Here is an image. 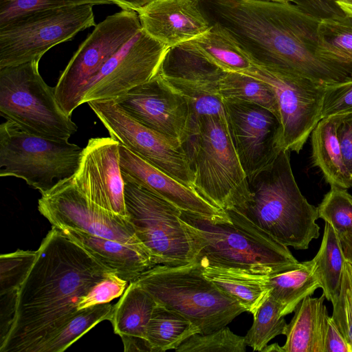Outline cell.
I'll return each mask as SVG.
<instances>
[{"label": "cell", "mask_w": 352, "mask_h": 352, "mask_svg": "<svg viewBox=\"0 0 352 352\" xmlns=\"http://www.w3.org/2000/svg\"><path fill=\"white\" fill-rule=\"evenodd\" d=\"M196 1L210 25L224 30L254 65L324 87L352 79V63L322 47L318 31L320 19L293 3Z\"/></svg>", "instance_id": "1"}, {"label": "cell", "mask_w": 352, "mask_h": 352, "mask_svg": "<svg viewBox=\"0 0 352 352\" xmlns=\"http://www.w3.org/2000/svg\"><path fill=\"white\" fill-rule=\"evenodd\" d=\"M112 272L52 226L17 292L14 316L1 340L0 351L39 352L80 311V298Z\"/></svg>", "instance_id": "2"}, {"label": "cell", "mask_w": 352, "mask_h": 352, "mask_svg": "<svg viewBox=\"0 0 352 352\" xmlns=\"http://www.w3.org/2000/svg\"><path fill=\"white\" fill-rule=\"evenodd\" d=\"M195 250V261L270 275L301 267L288 248L236 209L208 217L181 210Z\"/></svg>", "instance_id": "3"}, {"label": "cell", "mask_w": 352, "mask_h": 352, "mask_svg": "<svg viewBox=\"0 0 352 352\" xmlns=\"http://www.w3.org/2000/svg\"><path fill=\"white\" fill-rule=\"evenodd\" d=\"M289 153L283 149L271 164L248 177L249 199L234 209L280 243L307 250L320 235L318 208L301 193Z\"/></svg>", "instance_id": "4"}, {"label": "cell", "mask_w": 352, "mask_h": 352, "mask_svg": "<svg viewBox=\"0 0 352 352\" xmlns=\"http://www.w3.org/2000/svg\"><path fill=\"white\" fill-rule=\"evenodd\" d=\"M183 146L194 174L192 187L204 198L223 210L237 208L249 199L248 177L226 118H199Z\"/></svg>", "instance_id": "5"}, {"label": "cell", "mask_w": 352, "mask_h": 352, "mask_svg": "<svg viewBox=\"0 0 352 352\" xmlns=\"http://www.w3.org/2000/svg\"><path fill=\"white\" fill-rule=\"evenodd\" d=\"M157 303L178 312L206 334L230 323L245 309L202 273L199 263L155 265L135 280Z\"/></svg>", "instance_id": "6"}, {"label": "cell", "mask_w": 352, "mask_h": 352, "mask_svg": "<svg viewBox=\"0 0 352 352\" xmlns=\"http://www.w3.org/2000/svg\"><path fill=\"white\" fill-rule=\"evenodd\" d=\"M39 60L0 68V115L22 129L55 140H68L78 130L38 71Z\"/></svg>", "instance_id": "7"}, {"label": "cell", "mask_w": 352, "mask_h": 352, "mask_svg": "<svg viewBox=\"0 0 352 352\" xmlns=\"http://www.w3.org/2000/svg\"><path fill=\"white\" fill-rule=\"evenodd\" d=\"M83 148L68 140L32 134L6 120L0 125V176L15 177L46 192L54 179L73 176Z\"/></svg>", "instance_id": "8"}, {"label": "cell", "mask_w": 352, "mask_h": 352, "mask_svg": "<svg viewBox=\"0 0 352 352\" xmlns=\"http://www.w3.org/2000/svg\"><path fill=\"white\" fill-rule=\"evenodd\" d=\"M122 175L127 215L140 241L155 265L183 266L195 261L181 209Z\"/></svg>", "instance_id": "9"}, {"label": "cell", "mask_w": 352, "mask_h": 352, "mask_svg": "<svg viewBox=\"0 0 352 352\" xmlns=\"http://www.w3.org/2000/svg\"><path fill=\"white\" fill-rule=\"evenodd\" d=\"M93 5L36 10L0 26V68L40 60L51 48L95 26Z\"/></svg>", "instance_id": "10"}, {"label": "cell", "mask_w": 352, "mask_h": 352, "mask_svg": "<svg viewBox=\"0 0 352 352\" xmlns=\"http://www.w3.org/2000/svg\"><path fill=\"white\" fill-rule=\"evenodd\" d=\"M137 12L122 10L107 16L80 44L61 72L55 87L56 101L72 116L92 79L106 62L141 29Z\"/></svg>", "instance_id": "11"}, {"label": "cell", "mask_w": 352, "mask_h": 352, "mask_svg": "<svg viewBox=\"0 0 352 352\" xmlns=\"http://www.w3.org/2000/svg\"><path fill=\"white\" fill-rule=\"evenodd\" d=\"M110 137L182 184L192 187L194 174L179 140L140 124L122 110L113 99L87 102Z\"/></svg>", "instance_id": "12"}, {"label": "cell", "mask_w": 352, "mask_h": 352, "mask_svg": "<svg viewBox=\"0 0 352 352\" xmlns=\"http://www.w3.org/2000/svg\"><path fill=\"white\" fill-rule=\"evenodd\" d=\"M38 210L54 226L78 229L148 252L138 239L129 217L91 202L78 190L72 176L58 180L41 194Z\"/></svg>", "instance_id": "13"}, {"label": "cell", "mask_w": 352, "mask_h": 352, "mask_svg": "<svg viewBox=\"0 0 352 352\" xmlns=\"http://www.w3.org/2000/svg\"><path fill=\"white\" fill-rule=\"evenodd\" d=\"M230 136L247 177L271 164L284 148L280 118L251 102L223 99Z\"/></svg>", "instance_id": "14"}, {"label": "cell", "mask_w": 352, "mask_h": 352, "mask_svg": "<svg viewBox=\"0 0 352 352\" xmlns=\"http://www.w3.org/2000/svg\"><path fill=\"white\" fill-rule=\"evenodd\" d=\"M243 73L273 88L278 104L284 148L298 153L322 119L325 87L300 76L270 72L255 65Z\"/></svg>", "instance_id": "15"}, {"label": "cell", "mask_w": 352, "mask_h": 352, "mask_svg": "<svg viewBox=\"0 0 352 352\" xmlns=\"http://www.w3.org/2000/svg\"><path fill=\"white\" fill-rule=\"evenodd\" d=\"M169 47L157 41L142 28L103 65L92 79L82 100L115 99L155 76Z\"/></svg>", "instance_id": "16"}, {"label": "cell", "mask_w": 352, "mask_h": 352, "mask_svg": "<svg viewBox=\"0 0 352 352\" xmlns=\"http://www.w3.org/2000/svg\"><path fill=\"white\" fill-rule=\"evenodd\" d=\"M113 100L140 124L182 144L190 136L191 117L186 99L158 74Z\"/></svg>", "instance_id": "17"}, {"label": "cell", "mask_w": 352, "mask_h": 352, "mask_svg": "<svg viewBox=\"0 0 352 352\" xmlns=\"http://www.w3.org/2000/svg\"><path fill=\"white\" fill-rule=\"evenodd\" d=\"M119 149V142L111 137L89 139L72 179L78 190L91 202L128 217Z\"/></svg>", "instance_id": "18"}, {"label": "cell", "mask_w": 352, "mask_h": 352, "mask_svg": "<svg viewBox=\"0 0 352 352\" xmlns=\"http://www.w3.org/2000/svg\"><path fill=\"white\" fill-rule=\"evenodd\" d=\"M137 13L142 28L168 47L192 40L211 26L196 0H152Z\"/></svg>", "instance_id": "19"}, {"label": "cell", "mask_w": 352, "mask_h": 352, "mask_svg": "<svg viewBox=\"0 0 352 352\" xmlns=\"http://www.w3.org/2000/svg\"><path fill=\"white\" fill-rule=\"evenodd\" d=\"M122 175L172 203L179 209L208 217L221 216L223 210L212 205L193 188L188 186L120 144Z\"/></svg>", "instance_id": "20"}, {"label": "cell", "mask_w": 352, "mask_h": 352, "mask_svg": "<svg viewBox=\"0 0 352 352\" xmlns=\"http://www.w3.org/2000/svg\"><path fill=\"white\" fill-rule=\"evenodd\" d=\"M225 73L186 41L168 48L157 74L170 84L219 93V82Z\"/></svg>", "instance_id": "21"}, {"label": "cell", "mask_w": 352, "mask_h": 352, "mask_svg": "<svg viewBox=\"0 0 352 352\" xmlns=\"http://www.w3.org/2000/svg\"><path fill=\"white\" fill-rule=\"evenodd\" d=\"M102 265L131 283L155 265L144 250L109 239L93 235L71 228H58Z\"/></svg>", "instance_id": "22"}, {"label": "cell", "mask_w": 352, "mask_h": 352, "mask_svg": "<svg viewBox=\"0 0 352 352\" xmlns=\"http://www.w3.org/2000/svg\"><path fill=\"white\" fill-rule=\"evenodd\" d=\"M325 297L307 296L294 310L287 325L284 352H324V340L329 318Z\"/></svg>", "instance_id": "23"}, {"label": "cell", "mask_w": 352, "mask_h": 352, "mask_svg": "<svg viewBox=\"0 0 352 352\" xmlns=\"http://www.w3.org/2000/svg\"><path fill=\"white\" fill-rule=\"evenodd\" d=\"M199 265L206 278L237 300L245 311L252 315L269 296L267 275L234 267Z\"/></svg>", "instance_id": "24"}, {"label": "cell", "mask_w": 352, "mask_h": 352, "mask_svg": "<svg viewBox=\"0 0 352 352\" xmlns=\"http://www.w3.org/2000/svg\"><path fill=\"white\" fill-rule=\"evenodd\" d=\"M334 116L322 118L311 133L313 163L331 186L352 187V175L345 164L338 139Z\"/></svg>", "instance_id": "25"}, {"label": "cell", "mask_w": 352, "mask_h": 352, "mask_svg": "<svg viewBox=\"0 0 352 352\" xmlns=\"http://www.w3.org/2000/svg\"><path fill=\"white\" fill-rule=\"evenodd\" d=\"M157 305L153 296L136 281L129 283L114 305L110 320L114 333L122 342L130 339L146 340V329Z\"/></svg>", "instance_id": "26"}, {"label": "cell", "mask_w": 352, "mask_h": 352, "mask_svg": "<svg viewBox=\"0 0 352 352\" xmlns=\"http://www.w3.org/2000/svg\"><path fill=\"white\" fill-rule=\"evenodd\" d=\"M267 283L269 296L277 302L284 317L294 311L302 300L321 287L312 260L303 262L300 268L267 275Z\"/></svg>", "instance_id": "27"}, {"label": "cell", "mask_w": 352, "mask_h": 352, "mask_svg": "<svg viewBox=\"0 0 352 352\" xmlns=\"http://www.w3.org/2000/svg\"><path fill=\"white\" fill-rule=\"evenodd\" d=\"M197 333L198 328L187 318L157 303L147 327L146 341L151 352H163L175 350Z\"/></svg>", "instance_id": "28"}, {"label": "cell", "mask_w": 352, "mask_h": 352, "mask_svg": "<svg viewBox=\"0 0 352 352\" xmlns=\"http://www.w3.org/2000/svg\"><path fill=\"white\" fill-rule=\"evenodd\" d=\"M345 261L338 234L325 222L321 245L312 261L322 294L332 305L340 292Z\"/></svg>", "instance_id": "29"}, {"label": "cell", "mask_w": 352, "mask_h": 352, "mask_svg": "<svg viewBox=\"0 0 352 352\" xmlns=\"http://www.w3.org/2000/svg\"><path fill=\"white\" fill-rule=\"evenodd\" d=\"M188 41L209 60L226 72H245L253 63L232 37L217 25Z\"/></svg>", "instance_id": "30"}, {"label": "cell", "mask_w": 352, "mask_h": 352, "mask_svg": "<svg viewBox=\"0 0 352 352\" xmlns=\"http://www.w3.org/2000/svg\"><path fill=\"white\" fill-rule=\"evenodd\" d=\"M218 91L222 99H236L256 104L271 111L280 118L278 104L273 88L259 78L245 73L226 72L219 80Z\"/></svg>", "instance_id": "31"}, {"label": "cell", "mask_w": 352, "mask_h": 352, "mask_svg": "<svg viewBox=\"0 0 352 352\" xmlns=\"http://www.w3.org/2000/svg\"><path fill=\"white\" fill-rule=\"evenodd\" d=\"M113 306L97 305L80 310L40 349L39 352H63L91 328L104 320H110Z\"/></svg>", "instance_id": "32"}, {"label": "cell", "mask_w": 352, "mask_h": 352, "mask_svg": "<svg viewBox=\"0 0 352 352\" xmlns=\"http://www.w3.org/2000/svg\"><path fill=\"white\" fill-rule=\"evenodd\" d=\"M252 327L244 336L247 346L261 351L268 342L279 335H285L287 322L277 302L270 296L253 314Z\"/></svg>", "instance_id": "33"}, {"label": "cell", "mask_w": 352, "mask_h": 352, "mask_svg": "<svg viewBox=\"0 0 352 352\" xmlns=\"http://www.w3.org/2000/svg\"><path fill=\"white\" fill-rule=\"evenodd\" d=\"M244 337L234 333L225 326L206 334L197 333L186 340L177 352H245Z\"/></svg>", "instance_id": "34"}, {"label": "cell", "mask_w": 352, "mask_h": 352, "mask_svg": "<svg viewBox=\"0 0 352 352\" xmlns=\"http://www.w3.org/2000/svg\"><path fill=\"white\" fill-rule=\"evenodd\" d=\"M317 208L318 218L330 223L338 235L352 230V195L346 189L331 186Z\"/></svg>", "instance_id": "35"}, {"label": "cell", "mask_w": 352, "mask_h": 352, "mask_svg": "<svg viewBox=\"0 0 352 352\" xmlns=\"http://www.w3.org/2000/svg\"><path fill=\"white\" fill-rule=\"evenodd\" d=\"M322 47L335 56L352 63V24L343 19H322L318 24Z\"/></svg>", "instance_id": "36"}, {"label": "cell", "mask_w": 352, "mask_h": 352, "mask_svg": "<svg viewBox=\"0 0 352 352\" xmlns=\"http://www.w3.org/2000/svg\"><path fill=\"white\" fill-rule=\"evenodd\" d=\"M37 256V250H18L0 256V294L17 293Z\"/></svg>", "instance_id": "37"}, {"label": "cell", "mask_w": 352, "mask_h": 352, "mask_svg": "<svg viewBox=\"0 0 352 352\" xmlns=\"http://www.w3.org/2000/svg\"><path fill=\"white\" fill-rule=\"evenodd\" d=\"M168 83L181 94L188 103L191 117V134L197 120L202 116H217L226 118L223 101L219 93Z\"/></svg>", "instance_id": "38"}, {"label": "cell", "mask_w": 352, "mask_h": 352, "mask_svg": "<svg viewBox=\"0 0 352 352\" xmlns=\"http://www.w3.org/2000/svg\"><path fill=\"white\" fill-rule=\"evenodd\" d=\"M84 4L113 3L111 0H0V26L28 12Z\"/></svg>", "instance_id": "39"}, {"label": "cell", "mask_w": 352, "mask_h": 352, "mask_svg": "<svg viewBox=\"0 0 352 352\" xmlns=\"http://www.w3.org/2000/svg\"><path fill=\"white\" fill-rule=\"evenodd\" d=\"M331 319L352 351V262H344L340 289L333 304Z\"/></svg>", "instance_id": "40"}, {"label": "cell", "mask_w": 352, "mask_h": 352, "mask_svg": "<svg viewBox=\"0 0 352 352\" xmlns=\"http://www.w3.org/2000/svg\"><path fill=\"white\" fill-rule=\"evenodd\" d=\"M129 282L124 280L116 273L109 274L103 279L96 283L84 295L78 304L80 311L97 305L109 303L112 300L122 295Z\"/></svg>", "instance_id": "41"}, {"label": "cell", "mask_w": 352, "mask_h": 352, "mask_svg": "<svg viewBox=\"0 0 352 352\" xmlns=\"http://www.w3.org/2000/svg\"><path fill=\"white\" fill-rule=\"evenodd\" d=\"M352 111V79L324 87L321 117L326 118Z\"/></svg>", "instance_id": "42"}, {"label": "cell", "mask_w": 352, "mask_h": 352, "mask_svg": "<svg viewBox=\"0 0 352 352\" xmlns=\"http://www.w3.org/2000/svg\"><path fill=\"white\" fill-rule=\"evenodd\" d=\"M334 117L337 122V136L343 157L352 175V111Z\"/></svg>", "instance_id": "43"}, {"label": "cell", "mask_w": 352, "mask_h": 352, "mask_svg": "<svg viewBox=\"0 0 352 352\" xmlns=\"http://www.w3.org/2000/svg\"><path fill=\"white\" fill-rule=\"evenodd\" d=\"M292 3L300 8L320 19H343L346 16L336 6L329 0H293Z\"/></svg>", "instance_id": "44"}, {"label": "cell", "mask_w": 352, "mask_h": 352, "mask_svg": "<svg viewBox=\"0 0 352 352\" xmlns=\"http://www.w3.org/2000/svg\"><path fill=\"white\" fill-rule=\"evenodd\" d=\"M324 352H352L349 344L330 316L324 336Z\"/></svg>", "instance_id": "45"}, {"label": "cell", "mask_w": 352, "mask_h": 352, "mask_svg": "<svg viewBox=\"0 0 352 352\" xmlns=\"http://www.w3.org/2000/svg\"><path fill=\"white\" fill-rule=\"evenodd\" d=\"M113 4L117 5L122 10L137 12L152 0H111Z\"/></svg>", "instance_id": "46"}, {"label": "cell", "mask_w": 352, "mask_h": 352, "mask_svg": "<svg viewBox=\"0 0 352 352\" xmlns=\"http://www.w3.org/2000/svg\"><path fill=\"white\" fill-rule=\"evenodd\" d=\"M345 258L352 262V230L339 235Z\"/></svg>", "instance_id": "47"}, {"label": "cell", "mask_w": 352, "mask_h": 352, "mask_svg": "<svg viewBox=\"0 0 352 352\" xmlns=\"http://www.w3.org/2000/svg\"><path fill=\"white\" fill-rule=\"evenodd\" d=\"M335 3L346 18L352 19V0H335Z\"/></svg>", "instance_id": "48"}, {"label": "cell", "mask_w": 352, "mask_h": 352, "mask_svg": "<svg viewBox=\"0 0 352 352\" xmlns=\"http://www.w3.org/2000/svg\"><path fill=\"white\" fill-rule=\"evenodd\" d=\"M284 352L283 346H280L278 343H274L270 345H266L261 351V352Z\"/></svg>", "instance_id": "49"}, {"label": "cell", "mask_w": 352, "mask_h": 352, "mask_svg": "<svg viewBox=\"0 0 352 352\" xmlns=\"http://www.w3.org/2000/svg\"><path fill=\"white\" fill-rule=\"evenodd\" d=\"M278 3H292L293 0H263Z\"/></svg>", "instance_id": "50"}, {"label": "cell", "mask_w": 352, "mask_h": 352, "mask_svg": "<svg viewBox=\"0 0 352 352\" xmlns=\"http://www.w3.org/2000/svg\"><path fill=\"white\" fill-rule=\"evenodd\" d=\"M347 20L352 24V19L347 18Z\"/></svg>", "instance_id": "51"}, {"label": "cell", "mask_w": 352, "mask_h": 352, "mask_svg": "<svg viewBox=\"0 0 352 352\" xmlns=\"http://www.w3.org/2000/svg\"><path fill=\"white\" fill-rule=\"evenodd\" d=\"M329 1H335V0H329Z\"/></svg>", "instance_id": "52"}]
</instances>
